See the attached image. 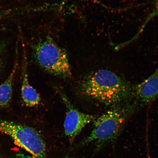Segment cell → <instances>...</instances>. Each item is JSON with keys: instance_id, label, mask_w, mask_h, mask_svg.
I'll return each mask as SVG.
<instances>
[{"instance_id": "obj_1", "label": "cell", "mask_w": 158, "mask_h": 158, "mask_svg": "<svg viewBox=\"0 0 158 158\" xmlns=\"http://www.w3.org/2000/svg\"><path fill=\"white\" fill-rule=\"evenodd\" d=\"M133 88L125 79L107 70L89 75L80 85L85 95L106 106H114L132 97Z\"/></svg>"}, {"instance_id": "obj_2", "label": "cell", "mask_w": 158, "mask_h": 158, "mask_svg": "<svg viewBox=\"0 0 158 158\" xmlns=\"http://www.w3.org/2000/svg\"><path fill=\"white\" fill-rule=\"evenodd\" d=\"M139 106L135 101L122 104L108 110L94 120L91 133L78 147H83L94 142L97 147L100 149L109 143H114L127 120Z\"/></svg>"}, {"instance_id": "obj_3", "label": "cell", "mask_w": 158, "mask_h": 158, "mask_svg": "<svg viewBox=\"0 0 158 158\" xmlns=\"http://www.w3.org/2000/svg\"><path fill=\"white\" fill-rule=\"evenodd\" d=\"M35 55L38 64L49 73L61 78H68L72 69L66 51L52 39L47 38L35 47Z\"/></svg>"}, {"instance_id": "obj_4", "label": "cell", "mask_w": 158, "mask_h": 158, "mask_svg": "<svg viewBox=\"0 0 158 158\" xmlns=\"http://www.w3.org/2000/svg\"><path fill=\"white\" fill-rule=\"evenodd\" d=\"M0 131L9 135L16 145L28 152L34 158H47L45 142L34 128L0 119Z\"/></svg>"}, {"instance_id": "obj_5", "label": "cell", "mask_w": 158, "mask_h": 158, "mask_svg": "<svg viewBox=\"0 0 158 158\" xmlns=\"http://www.w3.org/2000/svg\"><path fill=\"white\" fill-rule=\"evenodd\" d=\"M58 92L66 108L64 133L70 141H72L87 124L94 121L96 116L80 111L74 107L66 95L60 90Z\"/></svg>"}, {"instance_id": "obj_6", "label": "cell", "mask_w": 158, "mask_h": 158, "mask_svg": "<svg viewBox=\"0 0 158 158\" xmlns=\"http://www.w3.org/2000/svg\"><path fill=\"white\" fill-rule=\"evenodd\" d=\"M132 97L140 106L151 103L158 98V68L149 77L133 86Z\"/></svg>"}, {"instance_id": "obj_7", "label": "cell", "mask_w": 158, "mask_h": 158, "mask_svg": "<svg viewBox=\"0 0 158 158\" xmlns=\"http://www.w3.org/2000/svg\"><path fill=\"white\" fill-rule=\"evenodd\" d=\"M22 69L21 96L26 106L34 107L40 103L41 98L36 90L30 84L27 75L26 64L23 63Z\"/></svg>"}, {"instance_id": "obj_8", "label": "cell", "mask_w": 158, "mask_h": 158, "mask_svg": "<svg viewBox=\"0 0 158 158\" xmlns=\"http://www.w3.org/2000/svg\"><path fill=\"white\" fill-rule=\"evenodd\" d=\"M16 70V66H15L8 77L0 85V108L7 107L10 102Z\"/></svg>"}, {"instance_id": "obj_9", "label": "cell", "mask_w": 158, "mask_h": 158, "mask_svg": "<svg viewBox=\"0 0 158 158\" xmlns=\"http://www.w3.org/2000/svg\"><path fill=\"white\" fill-rule=\"evenodd\" d=\"M5 44L2 41L0 40V68L1 66L2 57L5 52Z\"/></svg>"}, {"instance_id": "obj_10", "label": "cell", "mask_w": 158, "mask_h": 158, "mask_svg": "<svg viewBox=\"0 0 158 158\" xmlns=\"http://www.w3.org/2000/svg\"><path fill=\"white\" fill-rule=\"evenodd\" d=\"M18 158H31L29 156H26L23 154H19L18 155Z\"/></svg>"}, {"instance_id": "obj_11", "label": "cell", "mask_w": 158, "mask_h": 158, "mask_svg": "<svg viewBox=\"0 0 158 158\" xmlns=\"http://www.w3.org/2000/svg\"><path fill=\"white\" fill-rule=\"evenodd\" d=\"M158 13V0H157V8L156 10V14H157Z\"/></svg>"}, {"instance_id": "obj_12", "label": "cell", "mask_w": 158, "mask_h": 158, "mask_svg": "<svg viewBox=\"0 0 158 158\" xmlns=\"http://www.w3.org/2000/svg\"><path fill=\"white\" fill-rule=\"evenodd\" d=\"M73 158L69 157H66V158Z\"/></svg>"}, {"instance_id": "obj_13", "label": "cell", "mask_w": 158, "mask_h": 158, "mask_svg": "<svg viewBox=\"0 0 158 158\" xmlns=\"http://www.w3.org/2000/svg\"><path fill=\"white\" fill-rule=\"evenodd\" d=\"M1 11H0V16H1Z\"/></svg>"}]
</instances>
